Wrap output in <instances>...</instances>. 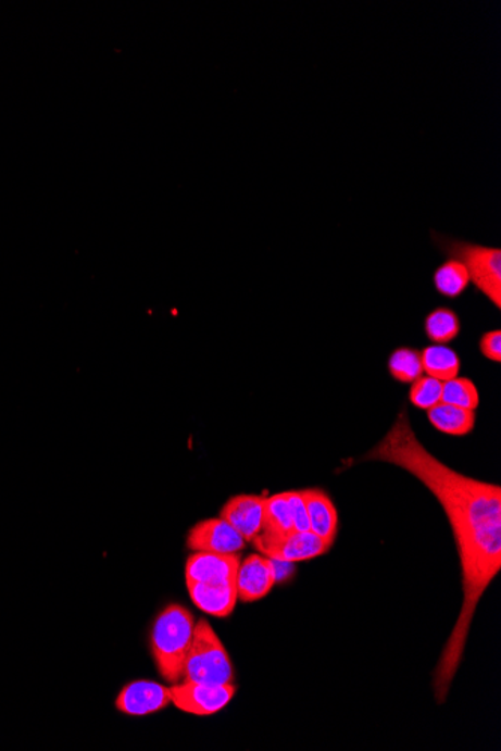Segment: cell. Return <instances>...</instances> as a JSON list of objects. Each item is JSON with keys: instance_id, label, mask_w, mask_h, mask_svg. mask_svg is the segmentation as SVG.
Segmentation results:
<instances>
[{"instance_id": "obj_17", "label": "cell", "mask_w": 501, "mask_h": 751, "mask_svg": "<svg viewBox=\"0 0 501 751\" xmlns=\"http://www.w3.org/2000/svg\"><path fill=\"white\" fill-rule=\"evenodd\" d=\"M433 280L437 292L448 299L460 298L471 286L467 268L460 260L455 259H449L440 264L434 272Z\"/></svg>"}, {"instance_id": "obj_8", "label": "cell", "mask_w": 501, "mask_h": 751, "mask_svg": "<svg viewBox=\"0 0 501 751\" xmlns=\"http://www.w3.org/2000/svg\"><path fill=\"white\" fill-rule=\"evenodd\" d=\"M170 701L168 687L155 681H133L126 684L116 699V709L133 717H143L167 709Z\"/></svg>"}, {"instance_id": "obj_5", "label": "cell", "mask_w": 501, "mask_h": 751, "mask_svg": "<svg viewBox=\"0 0 501 751\" xmlns=\"http://www.w3.org/2000/svg\"><path fill=\"white\" fill-rule=\"evenodd\" d=\"M267 559L284 561V563H299L325 555L333 545L320 539L313 531H291L287 535L260 531L251 541Z\"/></svg>"}, {"instance_id": "obj_1", "label": "cell", "mask_w": 501, "mask_h": 751, "mask_svg": "<svg viewBox=\"0 0 501 751\" xmlns=\"http://www.w3.org/2000/svg\"><path fill=\"white\" fill-rule=\"evenodd\" d=\"M362 461L392 464L416 477L439 500L460 553L464 602L434 671L437 702L448 698L477 604L501 571V488L449 468L417 440L405 411Z\"/></svg>"}, {"instance_id": "obj_16", "label": "cell", "mask_w": 501, "mask_h": 751, "mask_svg": "<svg viewBox=\"0 0 501 751\" xmlns=\"http://www.w3.org/2000/svg\"><path fill=\"white\" fill-rule=\"evenodd\" d=\"M424 327L429 341L437 346H446L461 334L460 315L452 308L439 306L426 315Z\"/></svg>"}, {"instance_id": "obj_13", "label": "cell", "mask_w": 501, "mask_h": 751, "mask_svg": "<svg viewBox=\"0 0 501 751\" xmlns=\"http://www.w3.org/2000/svg\"><path fill=\"white\" fill-rule=\"evenodd\" d=\"M310 529L326 543L334 545L338 535V510L322 489H303Z\"/></svg>"}, {"instance_id": "obj_14", "label": "cell", "mask_w": 501, "mask_h": 751, "mask_svg": "<svg viewBox=\"0 0 501 751\" xmlns=\"http://www.w3.org/2000/svg\"><path fill=\"white\" fill-rule=\"evenodd\" d=\"M428 421L440 433L464 437L475 429V410L460 409V406L437 404L428 410Z\"/></svg>"}, {"instance_id": "obj_10", "label": "cell", "mask_w": 501, "mask_h": 751, "mask_svg": "<svg viewBox=\"0 0 501 751\" xmlns=\"http://www.w3.org/2000/svg\"><path fill=\"white\" fill-rule=\"evenodd\" d=\"M240 565L238 553L195 552L185 565L187 583L227 584L236 579Z\"/></svg>"}, {"instance_id": "obj_3", "label": "cell", "mask_w": 501, "mask_h": 751, "mask_svg": "<svg viewBox=\"0 0 501 751\" xmlns=\"http://www.w3.org/2000/svg\"><path fill=\"white\" fill-rule=\"evenodd\" d=\"M235 677L226 647L208 619L196 624L195 638L185 663L183 681L231 684Z\"/></svg>"}, {"instance_id": "obj_21", "label": "cell", "mask_w": 501, "mask_h": 751, "mask_svg": "<svg viewBox=\"0 0 501 751\" xmlns=\"http://www.w3.org/2000/svg\"><path fill=\"white\" fill-rule=\"evenodd\" d=\"M441 391H443V381L440 379L419 377L414 379L412 389H410V402L417 409L428 411L440 404Z\"/></svg>"}, {"instance_id": "obj_2", "label": "cell", "mask_w": 501, "mask_h": 751, "mask_svg": "<svg viewBox=\"0 0 501 751\" xmlns=\"http://www.w3.org/2000/svg\"><path fill=\"white\" fill-rule=\"evenodd\" d=\"M195 616L187 608L170 604L153 622L151 648L153 660L161 677L170 684L184 679L192 638H195Z\"/></svg>"}, {"instance_id": "obj_6", "label": "cell", "mask_w": 501, "mask_h": 751, "mask_svg": "<svg viewBox=\"0 0 501 751\" xmlns=\"http://www.w3.org/2000/svg\"><path fill=\"white\" fill-rule=\"evenodd\" d=\"M170 701L177 710L192 715H213L226 709L235 698L233 684L180 681L168 687Z\"/></svg>"}, {"instance_id": "obj_22", "label": "cell", "mask_w": 501, "mask_h": 751, "mask_svg": "<svg viewBox=\"0 0 501 751\" xmlns=\"http://www.w3.org/2000/svg\"><path fill=\"white\" fill-rule=\"evenodd\" d=\"M286 493L295 531H311L310 520H308L306 505L305 500H303L302 491H290Z\"/></svg>"}, {"instance_id": "obj_19", "label": "cell", "mask_w": 501, "mask_h": 751, "mask_svg": "<svg viewBox=\"0 0 501 751\" xmlns=\"http://www.w3.org/2000/svg\"><path fill=\"white\" fill-rule=\"evenodd\" d=\"M388 367L392 378L400 383H413L424 374L421 351L412 347H400L393 350Z\"/></svg>"}, {"instance_id": "obj_15", "label": "cell", "mask_w": 501, "mask_h": 751, "mask_svg": "<svg viewBox=\"0 0 501 751\" xmlns=\"http://www.w3.org/2000/svg\"><path fill=\"white\" fill-rule=\"evenodd\" d=\"M421 361L424 373L440 381H449L460 374L461 359L452 348L434 343L421 351Z\"/></svg>"}, {"instance_id": "obj_20", "label": "cell", "mask_w": 501, "mask_h": 751, "mask_svg": "<svg viewBox=\"0 0 501 751\" xmlns=\"http://www.w3.org/2000/svg\"><path fill=\"white\" fill-rule=\"evenodd\" d=\"M479 401V391L471 378L455 377L443 383V391H441L443 404L476 410Z\"/></svg>"}, {"instance_id": "obj_23", "label": "cell", "mask_w": 501, "mask_h": 751, "mask_svg": "<svg viewBox=\"0 0 501 751\" xmlns=\"http://www.w3.org/2000/svg\"><path fill=\"white\" fill-rule=\"evenodd\" d=\"M479 350L489 361L501 362V331L499 329L485 331L479 339Z\"/></svg>"}, {"instance_id": "obj_4", "label": "cell", "mask_w": 501, "mask_h": 751, "mask_svg": "<svg viewBox=\"0 0 501 751\" xmlns=\"http://www.w3.org/2000/svg\"><path fill=\"white\" fill-rule=\"evenodd\" d=\"M440 247L467 268L471 283L497 310L501 308V249L464 240L441 239Z\"/></svg>"}, {"instance_id": "obj_7", "label": "cell", "mask_w": 501, "mask_h": 751, "mask_svg": "<svg viewBox=\"0 0 501 751\" xmlns=\"http://www.w3.org/2000/svg\"><path fill=\"white\" fill-rule=\"evenodd\" d=\"M187 547L192 552L239 553L247 547V540L231 525L221 517L200 521L189 529Z\"/></svg>"}, {"instance_id": "obj_12", "label": "cell", "mask_w": 501, "mask_h": 751, "mask_svg": "<svg viewBox=\"0 0 501 751\" xmlns=\"http://www.w3.org/2000/svg\"><path fill=\"white\" fill-rule=\"evenodd\" d=\"M189 597L204 614L227 618L238 604V590L236 583L227 584H199L187 583Z\"/></svg>"}, {"instance_id": "obj_9", "label": "cell", "mask_w": 501, "mask_h": 751, "mask_svg": "<svg viewBox=\"0 0 501 751\" xmlns=\"http://www.w3.org/2000/svg\"><path fill=\"white\" fill-rule=\"evenodd\" d=\"M235 583L240 602L252 603L264 599L276 584L271 559L255 553L247 556L239 565Z\"/></svg>"}, {"instance_id": "obj_18", "label": "cell", "mask_w": 501, "mask_h": 751, "mask_svg": "<svg viewBox=\"0 0 501 751\" xmlns=\"http://www.w3.org/2000/svg\"><path fill=\"white\" fill-rule=\"evenodd\" d=\"M262 531L274 533V535H287L295 531L286 492L264 498Z\"/></svg>"}, {"instance_id": "obj_11", "label": "cell", "mask_w": 501, "mask_h": 751, "mask_svg": "<svg viewBox=\"0 0 501 751\" xmlns=\"http://www.w3.org/2000/svg\"><path fill=\"white\" fill-rule=\"evenodd\" d=\"M264 498L260 496H236L221 509V520L231 525L245 540L252 541L263 528Z\"/></svg>"}]
</instances>
